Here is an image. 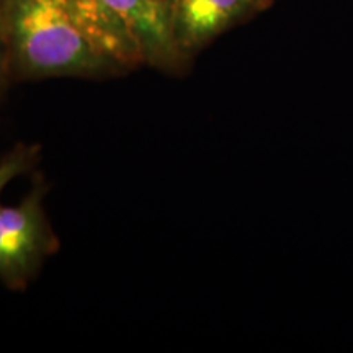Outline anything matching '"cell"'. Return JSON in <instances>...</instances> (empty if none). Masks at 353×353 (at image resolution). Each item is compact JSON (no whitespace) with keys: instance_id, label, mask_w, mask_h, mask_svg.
<instances>
[{"instance_id":"1","label":"cell","mask_w":353,"mask_h":353,"mask_svg":"<svg viewBox=\"0 0 353 353\" xmlns=\"http://www.w3.org/2000/svg\"><path fill=\"white\" fill-rule=\"evenodd\" d=\"M8 74L19 79L100 76L117 68L79 23L68 0H0Z\"/></svg>"},{"instance_id":"2","label":"cell","mask_w":353,"mask_h":353,"mask_svg":"<svg viewBox=\"0 0 353 353\" xmlns=\"http://www.w3.org/2000/svg\"><path fill=\"white\" fill-rule=\"evenodd\" d=\"M44 190L37 179L19 205H0V280L12 290H23L44 259L59 249V239L43 208Z\"/></svg>"},{"instance_id":"3","label":"cell","mask_w":353,"mask_h":353,"mask_svg":"<svg viewBox=\"0 0 353 353\" xmlns=\"http://www.w3.org/2000/svg\"><path fill=\"white\" fill-rule=\"evenodd\" d=\"M257 12L254 0H170L176 48L192 54Z\"/></svg>"},{"instance_id":"4","label":"cell","mask_w":353,"mask_h":353,"mask_svg":"<svg viewBox=\"0 0 353 353\" xmlns=\"http://www.w3.org/2000/svg\"><path fill=\"white\" fill-rule=\"evenodd\" d=\"M126 26L143 61L174 65L182 52L172 33L170 8L159 0H101Z\"/></svg>"},{"instance_id":"5","label":"cell","mask_w":353,"mask_h":353,"mask_svg":"<svg viewBox=\"0 0 353 353\" xmlns=\"http://www.w3.org/2000/svg\"><path fill=\"white\" fill-rule=\"evenodd\" d=\"M39 156L38 145L19 144L13 148L6 157L0 161V195L2 190L7 187L17 176L30 172L37 164Z\"/></svg>"},{"instance_id":"6","label":"cell","mask_w":353,"mask_h":353,"mask_svg":"<svg viewBox=\"0 0 353 353\" xmlns=\"http://www.w3.org/2000/svg\"><path fill=\"white\" fill-rule=\"evenodd\" d=\"M8 77V65H7V54H6V46H3L2 33H0V92L3 90L7 83Z\"/></svg>"},{"instance_id":"7","label":"cell","mask_w":353,"mask_h":353,"mask_svg":"<svg viewBox=\"0 0 353 353\" xmlns=\"http://www.w3.org/2000/svg\"><path fill=\"white\" fill-rule=\"evenodd\" d=\"M254 2H255V6H257L259 10L262 12V10H265V8L270 7L275 0H254Z\"/></svg>"},{"instance_id":"8","label":"cell","mask_w":353,"mask_h":353,"mask_svg":"<svg viewBox=\"0 0 353 353\" xmlns=\"http://www.w3.org/2000/svg\"><path fill=\"white\" fill-rule=\"evenodd\" d=\"M159 2H162V3H165V6H167V7H169V8H170V0H159Z\"/></svg>"}]
</instances>
